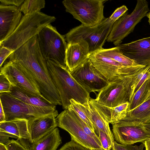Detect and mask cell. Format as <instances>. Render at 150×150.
I'll list each match as a JSON object with an SVG mask.
<instances>
[{
    "mask_svg": "<svg viewBox=\"0 0 150 150\" xmlns=\"http://www.w3.org/2000/svg\"><path fill=\"white\" fill-rule=\"evenodd\" d=\"M33 79L44 97L55 105H62L59 93L51 79L47 60L39 46L37 35L13 51L8 57Z\"/></svg>",
    "mask_w": 150,
    "mask_h": 150,
    "instance_id": "cell-1",
    "label": "cell"
},
{
    "mask_svg": "<svg viewBox=\"0 0 150 150\" xmlns=\"http://www.w3.org/2000/svg\"><path fill=\"white\" fill-rule=\"evenodd\" d=\"M46 60L49 72L59 93L62 108L68 110L72 99L83 105L86 104L91 98L90 93L73 77L66 67Z\"/></svg>",
    "mask_w": 150,
    "mask_h": 150,
    "instance_id": "cell-2",
    "label": "cell"
},
{
    "mask_svg": "<svg viewBox=\"0 0 150 150\" xmlns=\"http://www.w3.org/2000/svg\"><path fill=\"white\" fill-rule=\"evenodd\" d=\"M56 19L54 16L40 12L24 15L13 33L0 43V46L13 52L38 35L44 27Z\"/></svg>",
    "mask_w": 150,
    "mask_h": 150,
    "instance_id": "cell-3",
    "label": "cell"
},
{
    "mask_svg": "<svg viewBox=\"0 0 150 150\" xmlns=\"http://www.w3.org/2000/svg\"><path fill=\"white\" fill-rule=\"evenodd\" d=\"M114 23L108 18L93 26H86L81 24L71 29L64 35V38L68 43L85 41L91 54L103 48Z\"/></svg>",
    "mask_w": 150,
    "mask_h": 150,
    "instance_id": "cell-4",
    "label": "cell"
},
{
    "mask_svg": "<svg viewBox=\"0 0 150 150\" xmlns=\"http://www.w3.org/2000/svg\"><path fill=\"white\" fill-rule=\"evenodd\" d=\"M41 52L46 59L53 61L66 66V54L67 43L64 35H61L50 23L37 35Z\"/></svg>",
    "mask_w": 150,
    "mask_h": 150,
    "instance_id": "cell-5",
    "label": "cell"
},
{
    "mask_svg": "<svg viewBox=\"0 0 150 150\" xmlns=\"http://www.w3.org/2000/svg\"><path fill=\"white\" fill-rule=\"evenodd\" d=\"M0 102L3 106L6 121L15 119L28 120L52 113H58L56 106L40 107L32 105L18 99L9 93H0Z\"/></svg>",
    "mask_w": 150,
    "mask_h": 150,
    "instance_id": "cell-6",
    "label": "cell"
},
{
    "mask_svg": "<svg viewBox=\"0 0 150 150\" xmlns=\"http://www.w3.org/2000/svg\"><path fill=\"white\" fill-rule=\"evenodd\" d=\"M105 0H64L62 3L66 11L80 21L81 25L92 26L105 18L103 14Z\"/></svg>",
    "mask_w": 150,
    "mask_h": 150,
    "instance_id": "cell-7",
    "label": "cell"
},
{
    "mask_svg": "<svg viewBox=\"0 0 150 150\" xmlns=\"http://www.w3.org/2000/svg\"><path fill=\"white\" fill-rule=\"evenodd\" d=\"M149 11V4L146 0H137L133 11L128 14L126 12L113 24L106 40L113 42L117 46L122 40L133 32L136 25L146 16Z\"/></svg>",
    "mask_w": 150,
    "mask_h": 150,
    "instance_id": "cell-8",
    "label": "cell"
},
{
    "mask_svg": "<svg viewBox=\"0 0 150 150\" xmlns=\"http://www.w3.org/2000/svg\"><path fill=\"white\" fill-rule=\"evenodd\" d=\"M135 76L109 82L107 86L96 94L95 100L98 103L110 107H116L127 102L129 103L131 85Z\"/></svg>",
    "mask_w": 150,
    "mask_h": 150,
    "instance_id": "cell-9",
    "label": "cell"
},
{
    "mask_svg": "<svg viewBox=\"0 0 150 150\" xmlns=\"http://www.w3.org/2000/svg\"><path fill=\"white\" fill-rule=\"evenodd\" d=\"M88 59L109 82L126 77L134 76L145 67L138 66L125 67L116 61L96 51L91 53Z\"/></svg>",
    "mask_w": 150,
    "mask_h": 150,
    "instance_id": "cell-10",
    "label": "cell"
},
{
    "mask_svg": "<svg viewBox=\"0 0 150 150\" xmlns=\"http://www.w3.org/2000/svg\"><path fill=\"white\" fill-rule=\"evenodd\" d=\"M112 125L114 139L118 143L132 145L150 139V124L122 120Z\"/></svg>",
    "mask_w": 150,
    "mask_h": 150,
    "instance_id": "cell-11",
    "label": "cell"
},
{
    "mask_svg": "<svg viewBox=\"0 0 150 150\" xmlns=\"http://www.w3.org/2000/svg\"><path fill=\"white\" fill-rule=\"evenodd\" d=\"M56 119L57 127L68 132L71 140L90 150H103L102 146L85 132L71 110L62 111Z\"/></svg>",
    "mask_w": 150,
    "mask_h": 150,
    "instance_id": "cell-12",
    "label": "cell"
},
{
    "mask_svg": "<svg viewBox=\"0 0 150 150\" xmlns=\"http://www.w3.org/2000/svg\"><path fill=\"white\" fill-rule=\"evenodd\" d=\"M73 77L89 93L99 92L109 83L88 58L72 72Z\"/></svg>",
    "mask_w": 150,
    "mask_h": 150,
    "instance_id": "cell-13",
    "label": "cell"
},
{
    "mask_svg": "<svg viewBox=\"0 0 150 150\" xmlns=\"http://www.w3.org/2000/svg\"><path fill=\"white\" fill-rule=\"evenodd\" d=\"M0 73L7 78L11 86L46 99L33 79L17 64L9 61L0 68Z\"/></svg>",
    "mask_w": 150,
    "mask_h": 150,
    "instance_id": "cell-14",
    "label": "cell"
},
{
    "mask_svg": "<svg viewBox=\"0 0 150 150\" xmlns=\"http://www.w3.org/2000/svg\"><path fill=\"white\" fill-rule=\"evenodd\" d=\"M120 52L138 65L150 64V37L117 46Z\"/></svg>",
    "mask_w": 150,
    "mask_h": 150,
    "instance_id": "cell-15",
    "label": "cell"
},
{
    "mask_svg": "<svg viewBox=\"0 0 150 150\" xmlns=\"http://www.w3.org/2000/svg\"><path fill=\"white\" fill-rule=\"evenodd\" d=\"M58 113H52L28 120L30 144L52 131L57 127Z\"/></svg>",
    "mask_w": 150,
    "mask_h": 150,
    "instance_id": "cell-16",
    "label": "cell"
},
{
    "mask_svg": "<svg viewBox=\"0 0 150 150\" xmlns=\"http://www.w3.org/2000/svg\"><path fill=\"white\" fill-rule=\"evenodd\" d=\"M22 14L14 6L0 5V43L11 35L19 25Z\"/></svg>",
    "mask_w": 150,
    "mask_h": 150,
    "instance_id": "cell-17",
    "label": "cell"
},
{
    "mask_svg": "<svg viewBox=\"0 0 150 150\" xmlns=\"http://www.w3.org/2000/svg\"><path fill=\"white\" fill-rule=\"evenodd\" d=\"M90 53L87 42L81 40L77 43H67L65 65L70 72L84 62Z\"/></svg>",
    "mask_w": 150,
    "mask_h": 150,
    "instance_id": "cell-18",
    "label": "cell"
},
{
    "mask_svg": "<svg viewBox=\"0 0 150 150\" xmlns=\"http://www.w3.org/2000/svg\"><path fill=\"white\" fill-rule=\"evenodd\" d=\"M0 131L9 133L18 137L20 143L28 149L30 134L28 120L17 119L0 122Z\"/></svg>",
    "mask_w": 150,
    "mask_h": 150,
    "instance_id": "cell-19",
    "label": "cell"
},
{
    "mask_svg": "<svg viewBox=\"0 0 150 150\" xmlns=\"http://www.w3.org/2000/svg\"><path fill=\"white\" fill-rule=\"evenodd\" d=\"M90 100L108 122L112 125L123 120L126 117L129 102H127L116 107H110L98 103L95 99L91 98Z\"/></svg>",
    "mask_w": 150,
    "mask_h": 150,
    "instance_id": "cell-20",
    "label": "cell"
},
{
    "mask_svg": "<svg viewBox=\"0 0 150 150\" xmlns=\"http://www.w3.org/2000/svg\"><path fill=\"white\" fill-rule=\"evenodd\" d=\"M83 105L85 107L88 116L94 126L96 135L99 138L100 131H102L108 135L113 143L115 140L113 134L110 129L109 123L105 117L98 111L90 100Z\"/></svg>",
    "mask_w": 150,
    "mask_h": 150,
    "instance_id": "cell-21",
    "label": "cell"
},
{
    "mask_svg": "<svg viewBox=\"0 0 150 150\" xmlns=\"http://www.w3.org/2000/svg\"><path fill=\"white\" fill-rule=\"evenodd\" d=\"M62 142L59 130L57 127L52 131L31 144L29 150H56Z\"/></svg>",
    "mask_w": 150,
    "mask_h": 150,
    "instance_id": "cell-22",
    "label": "cell"
},
{
    "mask_svg": "<svg viewBox=\"0 0 150 150\" xmlns=\"http://www.w3.org/2000/svg\"><path fill=\"white\" fill-rule=\"evenodd\" d=\"M10 91L9 93L16 98L32 105L47 107L56 106L46 99L32 94L11 85Z\"/></svg>",
    "mask_w": 150,
    "mask_h": 150,
    "instance_id": "cell-23",
    "label": "cell"
},
{
    "mask_svg": "<svg viewBox=\"0 0 150 150\" xmlns=\"http://www.w3.org/2000/svg\"><path fill=\"white\" fill-rule=\"evenodd\" d=\"M150 124V99L145 101L135 108L127 111L123 120Z\"/></svg>",
    "mask_w": 150,
    "mask_h": 150,
    "instance_id": "cell-24",
    "label": "cell"
},
{
    "mask_svg": "<svg viewBox=\"0 0 150 150\" xmlns=\"http://www.w3.org/2000/svg\"><path fill=\"white\" fill-rule=\"evenodd\" d=\"M96 52L116 61L125 67L141 66L138 65L132 60L122 54L117 46L109 49L103 48Z\"/></svg>",
    "mask_w": 150,
    "mask_h": 150,
    "instance_id": "cell-25",
    "label": "cell"
},
{
    "mask_svg": "<svg viewBox=\"0 0 150 150\" xmlns=\"http://www.w3.org/2000/svg\"><path fill=\"white\" fill-rule=\"evenodd\" d=\"M149 90V79L144 82L133 95L129 102L128 111L135 108L144 102Z\"/></svg>",
    "mask_w": 150,
    "mask_h": 150,
    "instance_id": "cell-26",
    "label": "cell"
},
{
    "mask_svg": "<svg viewBox=\"0 0 150 150\" xmlns=\"http://www.w3.org/2000/svg\"><path fill=\"white\" fill-rule=\"evenodd\" d=\"M45 4L44 0H25L19 8L21 12L27 15L40 12Z\"/></svg>",
    "mask_w": 150,
    "mask_h": 150,
    "instance_id": "cell-27",
    "label": "cell"
},
{
    "mask_svg": "<svg viewBox=\"0 0 150 150\" xmlns=\"http://www.w3.org/2000/svg\"><path fill=\"white\" fill-rule=\"evenodd\" d=\"M70 102L71 104L68 109H71L76 112L95 133L94 126L88 116L84 106L73 99L71 100Z\"/></svg>",
    "mask_w": 150,
    "mask_h": 150,
    "instance_id": "cell-28",
    "label": "cell"
},
{
    "mask_svg": "<svg viewBox=\"0 0 150 150\" xmlns=\"http://www.w3.org/2000/svg\"><path fill=\"white\" fill-rule=\"evenodd\" d=\"M68 109L71 110L75 117L85 132L88 135L95 140L98 144L101 146L100 139L96 134L91 129L87 124L79 117L76 112L71 109Z\"/></svg>",
    "mask_w": 150,
    "mask_h": 150,
    "instance_id": "cell-29",
    "label": "cell"
},
{
    "mask_svg": "<svg viewBox=\"0 0 150 150\" xmlns=\"http://www.w3.org/2000/svg\"><path fill=\"white\" fill-rule=\"evenodd\" d=\"M99 138L103 150H111L113 143L108 135L104 132L100 131Z\"/></svg>",
    "mask_w": 150,
    "mask_h": 150,
    "instance_id": "cell-30",
    "label": "cell"
},
{
    "mask_svg": "<svg viewBox=\"0 0 150 150\" xmlns=\"http://www.w3.org/2000/svg\"><path fill=\"white\" fill-rule=\"evenodd\" d=\"M145 145L142 143L139 146L123 145L115 141L112 150H143Z\"/></svg>",
    "mask_w": 150,
    "mask_h": 150,
    "instance_id": "cell-31",
    "label": "cell"
},
{
    "mask_svg": "<svg viewBox=\"0 0 150 150\" xmlns=\"http://www.w3.org/2000/svg\"><path fill=\"white\" fill-rule=\"evenodd\" d=\"M59 150H90L73 140L64 144Z\"/></svg>",
    "mask_w": 150,
    "mask_h": 150,
    "instance_id": "cell-32",
    "label": "cell"
},
{
    "mask_svg": "<svg viewBox=\"0 0 150 150\" xmlns=\"http://www.w3.org/2000/svg\"><path fill=\"white\" fill-rule=\"evenodd\" d=\"M128 10L126 6L123 5L116 8L108 18L111 22L114 23L127 12Z\"/></svg>",
    "mask_w": 150,
    "mask_h": 150,
    "instance_id": "cell-33",
    "label": "cell"
},
{
    "mask_svg": "<svg viewBox=\"0 0 150 150\" xmlns=\"http://www.w3.org/2000/svg\"><path fill=\"white\" fill-rule=\"evenodd\" d=\"M149 66V65L145 66L133 78L131 85V93L130 101L132 98L133 92L136 87L141 80L143 76L148 69Z\"/></svg>",
    "mask_w": 150,
    "mask_h": 150,
    "instance_id": "cell-34",
    "label": "cell"
},
{
    "mask_svg": "<svg viewBox=\"0 0 150 150\" xmlns=\"http://www.w3.org/2000/svg\"><path fill=\"white\" fill-rule=\"evenodd\" d=\"M11 85L7 78L0 73V93L10 92Z\"/></svg>",
    "mask_w": 150,
    "mask_h": 150,
    "instance_id": "cell-35",
    "label": "cell"
},
{
    "mask_svg": "<svg viewBox=\"0 0 150 150\" xmlns=\"http://www.w3.org/2000/svg\"><path fill=\"white\" fill-rule=\"evenodd\" d=\"M8 150H29L18 140L12 139L6 145Z\"/></svg>",
    "mask_w": 150,
    "mask_h": 150,
    "instance_id": "cell-36",
    "label": "cell"
},
{
    "mask_svg": "<svg viewBox=\"0 0 150 150\" xmlns=\"http://www.w3.org/2000/svg\"><path fill=\"white\" fill-rule=\"evenodd\" d=\"M10 50L3 46L0 47V67H2V65L9 56L13 52Z\"/></svg>",
    "mask_w": 150,
    "mask_h": 150,
    "instance_id": "cell-37",
    "label": "cell"
},
{
    "mask_svg": "<svg viewBox=\"0 0 150 150\" xmlns=\"http://www.w3.org/2000/svg\"><path fill=\"white\" fill-rule=\"evenodd\" d=\"M18 139L16 136L8 132L0 131V143L5 145L8 144L11 140L9 137Z\"/></svg>",
    "mask_w": 150,
    "mask_h": 150,
    "instance_id": "cell-38",
    "label": "cell"
},
{
    "mask_svg": "<svg viewBox=\"0 0 150 150\" xmlns=\"http://www.w3.org/2000/svg\"><path fill=\"white\" fill-rule=\"evenodd\" d=\"M24 0H0V5L5 6H14L19 7Z\"/></svg>",
    "mask_w": 150,
    "mask_h": 150,
    "instance_id": "cell-39",
    "label": "cell"
},
{
    "mask_svg": "<svg viewBox=\"0 0 150 150\" xmlns=\"http://www.w3.org/2000/svg\"><path fill=\"white\" fill-rule=\"evenodd\" d=\"M0 102V122H1L5 121L6 120L2 104L1 102Z\"/></svg>",
    "mask_w": 150,
    "mask_h": 150,
    "instance_id": "cell-40",
    "label": "cell"
},
{
    "mask_svg": "<svg viewBox=\"0 0 150 150\" xmlns=\"http://www.w3.org/2000/svg\"><path fill=\"white\" fill-rule=\"evenodd\" d=\"M143 143L144 144L146 150H150V139L145 141Z\"/></svg>",
    "mask_w": 150,
    "mask_h": 150,
    "instance_id": "cell-41",
    "label": "cell"
},
{
    "mask_svg": "<svg viewBox=\"0 0 150 150\" xmlns=\"http://www.w3.org/2000/svg\"><path fill=\"white\" fill-rule=\"evenodd\" d=\"M0 150H8L6 145L0 143Z\"/></svg>",
    "mask_w": 150,
    "mask_h": 150,
    "instance_id": "cell-42",
    "label": "cell"
},
{
    "mask_svg": "<svg viewBox=\"0 0 150 150\" xmlns=\"http://www.w3.org/2000/svg\"><path fill=\"white\" fill-rule=\"evenodd\" d=\"M146 16L148 18V22L150 25V11L147 13L146 14Z\"/></svg>",
    "mask_w": 150,
    "mask_h": 150,
    "instance_id": "cell-43",
    "label": "cell"
},
{
    "mask_svg": "<svg viewBox=\"0 0 150 150\" xmlns=\"http://www.w3.org/2000/svg\"><path fill=\"white\" fill-rule=\"evenodd\" d=\"M150 99V90L149 91V92L148 94V95L146 97V99H145L144 101H146L148 100H149Z\"/></svg>",
    "mask_w": 150,
    "mask_h": 150,
    "instance_id": "cell-44",
    "label": "cell"
},
{
    "mask_svg": "<svg viewBox=\"0 0 150 150\" xmlns=\"http://www.w3.org/2000/svg\"><path fill=\"white\" fill-rule=\"evenodd\" d=\"M149 85H150V75H149Z\"/></svg>",
    "mask_w": 150,
    "mask_h": 150,
    "instance_id": "cell-45",
    "label": "cell"
}]
</instances>
